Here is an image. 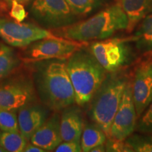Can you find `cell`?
Masks as SVG:
<instances>
[{"label":"cell","instance_id":"obj_1","mask_svg":"<svg viewBox=\"0 0 152 152\" xmlns=\"http://www.w3.org/2000/svg\"><path fill=\"white\" fill-rule=\"evenodd\" d=\"M37 63L39 66L34 76V85L42 103L54 112L62 111L75 104V92L66 62L54 59Z\"/></svg>","mask_w":152,"mask_h":152},{"label":"cell","instance_id":"obj_2","mask_svg":"<svg viewBox=\"0 0 152 152\" xmlns=\"http://www.w3.org/2000/svg\"><path fill=\"white\" fill-rule=\"evenodd\" d=\"M128 19L118 2L87 20L54 28L55 35L65 39L89 43L106 39L120 30H126Z\"/></svg>","mask_w":152,"mask_h":152},{"label":"cell","instance_id":"obj_3","mask_svg":"<svg viewBox=\"0 0 152 152\" xmlns=\"http://www.w3.org/2000/svg\"><path fill=\"white\" fill-rule=\"evenodd\" d=\"M85 47L75 52L66 62V69L75 92V104L84 106L91 102L108 72Z\"/></svg>","mask_w":152,"mask_h":152},{"label":"cell","instance_id":"obj_4","mask_svg":"<svg viewBox=\"0 0 152 152\" xmlns=\"http://www.w3.org/2000/svg\"><path fill=\"white\" fill-rule=\"evenodd\" d=\"M129 80L130 77L123 68L108 73L90 102V118L105 132L107 137Z\"/></svg>","mask_w":152,"mask_h":152},{"label":"cell","instance_id":"obj_5","mask_svg":"<svg viewBox=\"0 0 152 152\" xmlns=\"http://www.w3.org/2000/svg\"><path fill=\"white\" fill-rule=\"evenodd\" d=\"M88 45L87 42L59 38H45L35 41L26 47L20 58L26 64L52 59L68 60L75 52Z\"/></svg>","mask_w":152,"mask_h":152},{"label":"cell","instance_id":"obj_6","mask_svg":"<svg viewBox=\"0 0 152 152\" xmlns=\"http://www.w3.org/2000/svg\"><path fill=\"white\" fill-rule=\"evenodd\" d=\"M135 40L133 35L122 38H106L93 42L90 49L102 67L108 73H112L124 67L129 57L127 44Z\"/></svg>","mask_w":152,"mask_h":152},{"label":"cell","instance_id":"obj_7","mask_svg":"<svg viewBox=\"0 0 152 152\" xmlns=\"http://www.w3.org/2000/svg\"><path fill=\"white\" fill-rule=\"evenodd\" d=\"M35 85L29 77L17 75L0 81V108L18 111L35 102Z\"/></svg>","mask_w":152,"mask_h":152},{"label":"cell","instance_id":"obj_8","mask_svg":"<svg viewBox=\"0 0 152 152\" xmlns=\"http://www.w3.org/2000/svg\"><path fill=\"white\" fill-rule=\"evenodd\" d=\"M0 37L10 46L26 48L39 39L61 37L35 25L0 18Z\"/></svg>","mask_w":152,"mask_h":152},{"label":"cell","instance_id":"obj_9","mask_svg":"<svg viewBox=\"0 0 152 152\" xmlns=\"http://www.w3.org/2000/svg\"><path fill=\"white\" fill-rule=\"evenodd\" d=\"M137 118L133 100L132 79L130 78L111 123L108 137L125 140L135 131Z\"/></svg>","mask_w":152,"mask_h":152},{"label":"cell","instance_id":"obj_10","mask_svg":"<svg viewBox=\"0 0 152 152\" xmlns=\"http://www.w3.org/2000/svg\"><path fill=\"white\" fill-rule=\"evenodd\" d=\"M132 85L133 100L139 118L152 101V55L136 66Z\"/></svg>","mask_w":152,"mask_h":152},{"label":"cell","instance_id":"obj_11","mask_svg":"<svg viewBox=\"0 0 152 152\" xmlns=\"http://www.w3.org/2000/svg\"><path fill=\"white\" fill-rule=\"evenodd\" d=\"M31 10L38 19L54 28L69 25L75 15L66 0H34Z\"/></svg>","mask_w":152,"mask_h":152},{"label":"cell","instance_id":"obj_12","mask_svg":"<svg viewBox=\"0 0 152 152\" xmlns=\"http://www.w3.org/2000/svg\"><path fill=\"white\" fill-rule=\"evenodd\" d=\"M49 109L45 105L32 102L18 111L19 131L29 141L33 134L49 118Z\"/></svg>","mask_w":152,"mask_h":152},{"label":"cell","instance_id":"obj_13","mask_svg":"<svg viewBox=\"0 0 152 152\" xmlns=\"http://www.w3.org/2000/svg\"><path fill=\"white\" fill-rule=\"evenodd\" d=\"M60 119L58 112H54L33 134L30 142L46 151H54L63 141L61 135Z\"/></svg>","mask_w":152,"mask_h":152},{"label":"cell","instance_id":"obj_14","mask_svg":"<svg viewBox=\"0 0 152 152\" xmlns=\"http://www.w3.org/2000/svg\"><path fill=\"white\" fill-rule=\"evenodd\" d=\"M81 110L77 106H69L61 111L60 119L61 135L63 141H80L84 128Z\"/></svg>","mask_w":152,"mask_h":152},{"label":"cell","instance_id":"obj_15","mask_svg":"<svg viewBox=\"0 0 152 152\" xmlns=\"http://www.w3.org/2000/svg\"><path fill=\"white\" fill-rule=\"evenodd\" d=\"M128 19L126 30L131 33L144 17L152 13V0H118Z\"/></svg>","mask_w":152,"mask_h":152},{"label":"cell","instance_id":"obj_16","mask_svg":"<svg viewBox=\"0 0 152 152\" xmlns=\"http://www.w3.org/2000/svg\"><path fill=\"white\" fill-rule=\"evenodd\" d=\"M107 138V134L96 123L84 125L80 138L82 151L90 152L96 146L105 144Z\"/></svg>","mask_w":152,"mask_h":152},{"label":"cell","instance_id":"obj_17","mask_svg":"<svg viewBox=\"0 0 152 152\" xmlns=\"http://www.w3.org/2000/svg\"><path fill=\"white\" fill-rule=\"evenodd\" d=\"M134 36L137 49L142 53L152 52V13L141 20Z\"/></svg>","mask_w":152,"mask_h":152},{"label":"cell","instance_id":"obj_18","mask_svg":"<svg viewBox=\"0 0 152 152\" xmlns=\"http://www.w3.org/2000/svg\"><path fill=\"white\" fill-rule=\"evenodd\" d=\"M20 61H22L14 49L5 45H0V81L14 73Z\"/></svg>","mask_w":152,"mask_h":152},{"label":"cell","instance_id":"obj_19","mask_svg":"<svg viewBox=\"0 0 152 152\" xmlns=\"http://www.w3.org/2000/svg\"><path fill=\"white\" fill-rule=\"evenodd\" d=\"M28 140L20 132H3L0 135V145L9 152H22Z\"/></svg>","mask_w":152,"mask_h":152},{"label":"cell","instance_id":"obj_20","mask_svg":"<svg viewBox=\"0 0 152 152\" xmlns=\"http://www.w3.org/2000/svg\"><path fill=\"white\" fill-rule=\"evenodd\" d=\"M133 152H152V134H132L125 140Z\"/></svg>","mask_w":152,"mask_h":152},{"label":"cell","instance_id":"obj_21","mask_svg":"<svg viewBox=\"0 0 152 152\" xmlns=\"http://www.w3.org/2000/svg\"><path fill=\"white\" fill-rule=\"evenodd\" d=\"M0 130L3 132H20L16 111L0 108Z\"/></svg>","mask_w":152,"mask_h":152},{"label":"cell","instance_id":"obj_22","mask_svg":"<svg viewBox=\"0 0 152 152\" xmlns=\"http://www.w3.org/2000/svg\"><path fill=\"white\" fill-rule=\"evenodd\" d=\"M75 14L85 15L96 8L100 0H66Z\"/></svg>","mask_w":152,"mask_h":152},{"label":"cell","instance_id":"obj_23","mask_svg":"<svg viewBox=\"0 0 152 152\" xmlns=\"http://www.w3.org/2000/svg\"><path fill=\"white\" fill-rule=\"evenodd\" d=\"M135 131L139 133L152 134V101L137 122Z\"/></svg>","mask_w":152,"mask_h":152},{"label":"cell","instance_id":"obj_24","mask_svg":"<svg viewBox=\"0 0 152 152\" xmlns=\"http://www.w3.org/2000/svg\"><path fill=\"white\" fill-rule=\"evenodd\" d=\"M106 151L108 152H133L130 144L125 140H118L108 137L105 142Z\"/></svg>","mask_w":152,"mask_h":152},{"label":"cell","instance_id":"obj_25","mask_svg":"<svg viewBox=\"0 0 152 152\" xmlns=\"http://www.w3.org/2000/svg\"><path fill=\"white\" fill-rule=\"evenodd\" d=\"M11 11L10 16L16 21L21 23L27 17V13H26L23 4L18 2L17 1H13L11 3Z\"/></svg>","mask_w":152,"mask_h":152},{"label":"cell","instance_id":"obj_26","mask_svg":"<svg viewBox=\"0 0 152 152\" xmlns=\"http://www.w3.org/2000/svg\"><path fill=\"white\" fill-rule=\"evenodd\" d=\"M56 152H80L82 151L80 141H62L57 146Z\"/></svg>","mask_w":152,"mask_h":152},{"label":"cell","instance_id":"obj_27","mask_svg":"<svg viewBox=\"0 0 152 152\" xmlns=\"http://www.w3.org/2000/svg\"><path fill=\"white\" fill-rule=\"evenodd\" d=\"M23 151L25 152H45L46 151L45 149H42L39 147L35 145V144L30 143H28L26 144V147L24 148Z\"/></svg>","mask_w":152,"mask_h":152},{"label":"cell","instance_id":"obj_28","mask_svg":"<svg viewBox=\"0 0 152 152\" xmlns=\"http://www.w3.org/2000/svg\"><path fill=\"white\" fill-rule=\"evenodd\" d=\"M106 151V147H105V144H100V145L96 146L91 149L90 152H104Z\"/></svg>","mask_w":152,"mask_h":152},{"label":"cell","instance_id":"obj_29","mask_svg":"<svg viewBox=\"0 0 152 152\" xmlns=\"http://www.w3.org/2000/svg\"><path fill=\"white\" fill-rule=\"evenodd\" d=\"M7 11V7L4 0H0V15Z\"/></svg>","mask_w":152,"mask_h":152},{"label":"cell","instance_id":"obj_30","mask_svg":"<svg viewBox=\"0 0 152 152\" xmlns=\"http://www.w3.org/2000/svg\"><path fill=\"white\" fill-rule=\"evenodd\" d=\"M4 1L6 3L8 4L9 5H11V3L13 1H14V0H4ZM15 1H18V2L21 3V4H26L27 2H28L30 0H15Z\"/></svg>","mask_w":152,"mask_h":152},{"label":"cell","instance_id":"obj_31","mask_svg":"<svg viewBox=\"0 0 152 152\" xmlns=\"http://www.w3.org/2000/svg\"><path fill=\"white\" fill-rule=\"evenodd\" d=\"M0 152H7V151L4 148L2 147L1 145H0Z\"/></svg>","mask_w":152,"mask_h":152},{"label":"cell","instance_id":"obj_32","mask_svg":"<svg viewBox=\"0 0 152 152\" xmlns=\"http://www.w3.org/2000/svg\"><path fill=\"white\" fill-rule=\"evenodd\" d=\"M0 135H1V131H0Z\"/></svg>","mask_w":152,"mask_h":152}]
</instances>
